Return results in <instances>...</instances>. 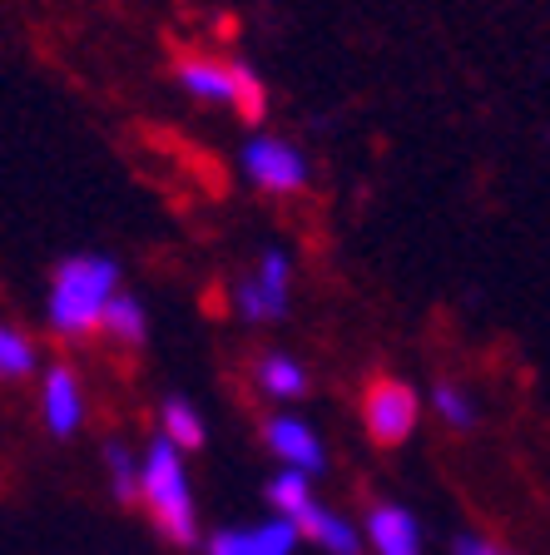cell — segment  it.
Instances as JSON below:
<instances>
[{
	"mask_svg": "<svg viewBox=\"0 0 550 555\" xmlns=\"http://www.w3.org/2000/svg\"><path fill=\"white\" fill-rule=\"evenodd\" d=\"M119 293V263L104 254H75L55 263L46 293V323L55 337H85L104 323V308Z\"/></svg>",
	"mask_w": 550,
	"mask_h": 555,
	"instance_id": "cell-1",
	"label": "cell"
},
{
	"mask_svg": "<svg viewBox=\"0 0 550 555\" xmlns=\"http://www.w3.org/2000/svg\"><path fill=\"white\" fill-rule=\"evenodd\" d=\"M139 501L150 506L154 531L169 545H194L199 541V511H194V491L183 476V451L169 447L164 437L150 441L144 462H139Z\"/></svg>",
	"mask_w": 550,
	"mask_h": 555,
	"instance_id": "cell-2",
	"label": "cell"
},
{
	"mask_svg": "<svg viewBox=\"0 0 550 555\" xmlns=\"http://www.w3.org/2000/svg\"><path fill=\"white\" fill-rule=\"evenodd\" d=\"M417 416H422V402H417V387L401 377H372L362 392V427L378 447H401V441L417 431Z\"/></svg>",
	"mask_w": 550,
	"mask_h": 555,
	"instance_id": "cell-3",
	"label": "cell"
},
{
	"mask_svg": "<svg viewBox=\"0 0 550 555\" xmlns=\"http://www.w3.org/2000/svg\"><path fill=\"white\" fill-rule=\"evenodd\" d=\"M239 159H243L248 184H258L264 194H303L312 179L308 154H303L298 144H287V139H273V134L248 139Z\"/></svg>",
	"mask_w": 550,
	"mask_h": 555,
	"instance_id": "cell-4",
	"label": "cell"
},
{
	"mask_svg": "<svg viewBox=\"0 0 550 555\" xmlns=\"http://www.w3.org/2000/svg\"><path fill=\"white\" fill-rule=\"evenodd\" d=\"M303 531L293 520L273 516L264 526H233V531H214L204 541V555H293Z\"/></svg>",
	"mask_w": 550,
	"mask_h": 555,
	"instance_id": "cell-5",
	"label": "cell"
},
{
	"mask_svg": "<svg viewBox=\"0 0 550 555\" xmlns=\"http://www.w3.org/2000/svg\"><path fill=\"white\" fill-rule=\"evenodd\" d=\"M264 441H268V451H273V456L287 466V472L318 476L322 466H328L322 437L308 427V422H298V416H273V422L264 427Z\"/></svg>",
	"mask_w": 550,
	"mask_h": 555,
	"instance_id": "cell-6",
	"label": "cell"
},
{
	"mask_svg": "<svg viewBox=\"0 0 550 555\" xmlns=\"http://www.w3.org/2000/svg\"><path fill=\"white\" fill-rule=\"evenodd\" d=\"M40 416H46V427L55 437H69V431H80L85 422V397H80V377L55 362L46 367V382H40Z\"/></svg>",
	"mask_w": 550,
	"mask_h": 555,
	"instance_id": "cell-7",
	"label": "cell"
},
{
	"mask_svg": "<svg viewBox=\"0 0 550 555\" xmlns=\"http://www.w3.org/2000/svg\"><path fill=\"white\" fill-rule=\"evenodd\" d=\"M367 541L378 555H422V526L407 506L397 501H378L367 511Z\"/></svg>",
	"mask_w": 550,
	"mask_h": 555,
	"instance_id": "cell-8",
	"label": "cell"
},
{
	"mask_svg": "<svg viewBox=\"0 0 550 555\" xmlns=\"http://www.w3.org/2000/svg\"><path fill=\"white\" fill-rule=\"evenodd\" d=\"M179 85L194 94V100L229 104L233 109V65H223V60H204V55L179 60Z\"/></svg>",
	"mask_w": 550,
	"mask_h": 555,
	"instance_id": "cell-9",
	"label": "cell"
},
{
	"mask_svg": "<svg viewBox=\"0 0 550 555\" xmlns=\"http://www.w3.org/2000/svg\"><path fill=\"white\" fill-rule=\"evenodd\" d=\"M298 531L312 535L318 551H328V555H362V531H357L353 520L333 516V511H322V506H312L308 516L298 520Z\"/></svg>",
	"mask_w": 550,
	"mask_h": 555,
	"instance_id": "cell-10",
	"label": "cell"
},
{
	"mask_svg": "<svg viewBox=\"0 0 550 555\" xmlns=\"http://www.w3.org/2000/svg\"><path fill=\"white\" fill-rule=\"evenodd\" d=\"M258 387L278 402H298L308 392V367L287 352H268V358H258Z\"/></svg>",
	"mask_w": 550,
	"mask_h": 555,
	"instance_id": "cell-11",
	"label": "cell"
},
{
	"mask_svg": "<svg viewBox=\"0 0 550 555\" xmlns=\"http://www.w3.org/2000/svg\"><path fill=\"white\" fill-rule=\"evenodd\" d=\"M159 437L179 451H199L204 447V416L183 402V397H164L159 402Z\"/></svg>",
	"mask_w": 550,
	"mask_h": 555,
	"instance_id": "cell-12",
	"label": "cell"
},
{
	"mask_svg": "<svg viewBox=\"0 0 550 555\" xmlns=\"http://www.w3.org/2000/svg\"><path fill=\"white\" fill-rule=\"evenodd\" d=\"M264 496H268V506H273L283 520H293V526L318 506V501H312V476H303V472H278L273 481H268Z\"/></svg>",
	"mask_w": 550,
	"mask_h": 555,
	"instance_id": "cell-13",
	"label": "cell"
},
{
	"mask_svg": "<svg viewBox=\"0 0 550 555\" xmlns=\"http://www.w3.org/2000/svg\"><path fill=\"white\" fill-rule=\"evenodd\" d=\"M104 333L115 337V343L125 347H144V337H150V318H144V302L129 298V293H115V302L104 308Z\"/></svg>",
	"mask_w": 550,
	"mask_h": 555,
	"instance_id": "cell-14",
	"label": "cell"
},
{
	"mask_svg": "<svg viewBox=\"0 0 550 555\" xmlns=\"http://www.w3.org/2000/svg\"><path fill=\"white\" fill-rule=\"evenodd\" d=\"M233 115L243 125H258L268 115V85L253 65H233Z\"/></svg>",
	"mask_w": 550,
	"mask_h": 555,
	"instance_id": "cell-15",
	"label": "cell"
},
{
	"mask_svg": "<svg viewBox=\"0 0 550 555\" xmlns=\"http://www.w3.org/2000/svg\"><path fill=\"white\" fill-rule=\"evenodd\" d=\"M432 406H436V416H442L451 431H471L476 422H482V412H476L471 392H466V387H457V382H436V387H432Z\"/></svg>",
	"mask_w": 550,
	"mask_h": 555,
	"instance_id": "cell-16",
	"label": "cell"
},
{
	"mask_svg": "<svg viewBox=\"0 0 550 555\" xmlns=\"http://www.w3.org/2000/svg\"><path fill=\"white\" fill-rule=\"evenodd\" d=\"M233 302H239V318H248V323H278L287 312V298L268 293L258 278H243L239 288H233Z\"/></svg>",
	"mask_w": 550,
	"mask_h": 555,
	"instance_id": "cell-17",
	"label": "cell"
},
{
	"mask_svg": "<svg viewBox=\"0 0 550 555\" xmlns=\"http://www.w3.org/2000/svg\"><path fill=\"white\" fill-rule=\"evenodd\" d=\"M35 372V343L21 327L0 323V382H21Z\"/></svg>",
	"mask_w": 550,
	"mask_h": 555,
	"instance_id": "cell-18",
	"label": "cell"
},
{
	"mask_svg": "<svg viewBox=\"0 0 550 555\" xmlns=\"http://www.w3.org/2000/svg\"><path fill=\"white\" fill-rule=\"evenodd\" d=\"M104 466H110V486H115V496L125 501V506H135L139 501V462L129 456V447L110 441V447H104Z\"/></svg>",
	"mask_w": 550,
	"mask_h": 555,
	"instance_id": "cell-19",
	"label": "cell"
},
{
	"mask_svg": "<svg viewBox=\"0 0 550 555\" xmlns=\"http://www.w3.org/2000/svg\"><path fill=\"white\" fill-rule=\"evenodd\" d=\"M258 283H264L268 293H278V298H287V283H293V258L283 254V248H268L264 258H258Z\"/></svg>",
	"mask_w": 550,
	"mask_h": 555,
	"instance_id": "cell-20",
	"label": "cell"
},
{
	"mask_svg": "<svg viewBox=\"0 0 550 555\" xmlns=\"http://www.w3.org/2000/svg\"><path fill=\"white\" fill-rule=\"evenodd\" d=\"M451 555H511V551L491 545L486 535H457V541H451Z\"/></svg>",
	"mask_w": 550,
	"mask_h": 555,
	"instance_id": "cell-21",
	"label": "cell"
}]
</instances>
